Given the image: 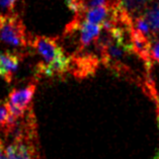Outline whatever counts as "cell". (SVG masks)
<instances>
[{"instance_id": "1", "label": "cell", "mask_w": 159, "mask_h": 159, "mask_svg": "<svg viewBox=\"0 0 159 159\" xmlns=\"http://www.w3.org/2000/svg\"><path fill=\"white\" fill-rule=\"evenodd\" d=\"M32 47L43 58L37 71L49 77H63L71 69V58L67 57L53 38L38 36L30 42Z\"/></svg>"}, {"instance_id": "2", "label": "cell", "mask_w": 159, "mask_h": 159, "mask_svg": "<svg viewBox=\"0 0 159 159\" xmlns=\"http://www.w3.org/2000/svg\"><path fill=\"white\" fill-rule=\"evenodd\" d=\"M0 41L17 49H24L28 46L25 26L17 14L0 15Z\"/></svg>"}, {"instance_id": "3", "label": "cell", "mask_w": 159, "mask_h": 159, "mask_svg": "<svg viewBox=\"0 0 159 159\" xmlns=\"http://www.w3.org/2000/svg\"><path fill=\"white\" fill-rule=\"evenodd\" d=\"M37 83L32 82L25 88H15L9 92L6 106L10 115L15 119H21L26 111H30V103L36 92Z\"/></svg>"}, {"instance_id": "4", "label": "cell", "mask_w": 159, "mask_h": 159, "mask_svg": "<svg viewBox=\"0 0 159 159\" xmlns=\"http://www.w3.org/2000/svg\"><path fill=\"white\" fill-rule=\"evenodd\" d=\"M102 25H95L88 22L84 19L81 21L80 18H75L71 22V25L67 28V32H72V30H79V43H80V50L87 47L93 41L98 40L100 33H102Z\"/></svg>"}, {"instance_id": "5", "label": "cell", "mask_w": 159, "mask_h": 159, "mask_svg": "<svg viewBox=\"0 0 159 159\" xmlns=\"http://www.w3.org/2000/svg\"><path fill=\"white\" fill-rule=\"evenodd\" d=\"M149 1L151 0H115V6L120 12L134 19L144 14Z\"/></svg>"}, {"instance_id": "6", "label": "cell", "mask_w": 159, "mask_h": 159, "mask_svg": "<svg viewBox=\"0 0 159 159\" xmlns=\"http://www.w3.org/2000/svg\"><path fill=\"white\" fill-rule=\"evenodd\" d=\"M21 57L18 54L5 52L0 53V77L10 82L13 74L17 71Z\"/></svg>"}, {"instance_id": "7", "label": "cell", "mask_w": 159, "mask_h": 159, "mask_svg": "<svg viewBox=\"0 0 159 159\" xmlns=\"http://www.w3.org/2000/svg\"><path fill=\"white\" fill-rule=\"evenodd\" d=\"M26 140H17L10 144L5 150L8 159H37L33 145Z\"/></svg>"}, {"instance_id": "8", "label": "cell", "mask_w": 159, "mask_h": 159, "mask_svg": "<svg viewBox=\"0 0 159 159\" xmlns=\"http://www.w3.org/2000/svg\"><path fill=\"white\" fill-rule=\"evenodd\" d=\"M131 42L134 52L146 63L150 62V40L140 32L132 28L131 30Z\"/></svg>"}, {"instance_id": "9", "label": "cell", "mask_w": 159, "mask_h": 159, "mask_svg": "<svg viewBox=\"0 0 159 159\" xmlns=\"http://www.w3.org/2000/svg\"><path fill=\"white\" fill-rule=\"evenodd\" d=\"M98 62V58L91 55L71 58V63L75 64L74 75L77 77L87 76L89 72H93L96 69Z\"/></svg>"}, {"instance_id": "10", "label": "cell", "mask_w": 159, "mask_h": 159, "mask_svg": "<svg viewBox=\"0 0 159 159\" xmlns=\"http://www.w3.org/2000/svg\"><path fill=\"white\" fill-rule=\"evenodd\" d=\"M110 5L86 8V10L82 13L84 14V19L91 24L102 25V22L107 19L108 12H110Z\"/></svg>"}, {"instance_id": "11", "label": "cell", "mask_w": 159, "mask_h": 159, "mask_svg": "<svg viewBox=\"0 0 159 159\" xmlns=\"http://www.w3.org/2000/svg\"><path fill=\"white\" fill-rule=\"evenodd\" d=\"M144 16L148 20L154 37L159 36V4H155L150 8H147Z\"/></svg>"}, {"instance_id": "12", "label": "cell", "mask_w": 159, "mask_h": 159, "mask_svg": "<svg viewBox=\"0 0 159 159\" xmlns=\"http://www.w3.org/2000/svg\"><path fill=\"white\" fill-rule=\"evenodd\" d=\"M17 121V119L13 118L10 115L6 106V102H0V129L3 132H5Z\"/></svg>"}, {"instance_id": "13", "label": "cell", "mask_w": 159, "mask_h": 159, "mask_svg": "<svg viewBox=\"0 0 159 159\" xmlns=\"http://www.w3.org/2000/svg\"><path fill=\"white\" fill-rule=\"evenodd\" d=\"M133 29L138 30V32H140L142 34H144V36L148 38L150 41L154 38L152 30H151L149 22L147 20V18L144 16V14L135 17L133 19Z\"/></svg>"}, {"instance_id": "14", "label": "cell", "mask_w": 159, "mask_h": 159, "mask_svg": "<svg viewBox=\"0 0 159 159\" xmlns=\"http://www.w3.org/2000/svg\"><path fill=\"white\" fill-rule=\"evenodd\" d=\"M65 1L70 10L78 15L82 14L86 10V5L84 4L83 0H65Z\"/></svg>"}, {"instance_id": "15", "label": "cell", "mask_w": 159, "mask_h": 159, "mask_svg": "<svg viewBox=\"0 0 159 159\" xmlns=\"http://www.w3.org/2000/svg\"><path fill=\"white\" fill-rule=\"evenodd\" d=\"M150 60L159 63V36L154 37L150 41Z\"/></svg>"}, {"instance_id": "16", "label": "cell", "mask_w": 159, "mask_h": 159, "mask_svg": "<svg viewBox=\"0 0 159 159\" xmlns=\"http://www.w3.org/2000/svg\"><path fill=\"white\" fill-rule=\"evenodd\" d=\"M16 0H0V15L13 13V8Z\"/></svg>"}, {"instance_id": "17", "label": "cell", "mask_w": 159, "mask_h": 159, "mask_svg": "<svg viewBox=\"0 0 159 159\" xmlns=\"http://www.w3.org/2000/svg\"><path fill=\"white\" fill-rule=\"evenodd\" d=\"M111 2H110L108 0H90V1L88 2L87 6H88V8H93V7H98V6H107V5H110Z\"/></svg>"}, {"instance_id": "18", "label": "cell", "mask_w": 159, "mask_h": 159, "mask_svg": "<svg viewBox=\"0 0 159 159\" xmlns=\"http://www.w3.org/2000/svg\"><path fill=\"white\" fill-rule=\"evenodd\" d=\"M4 145H3V142L0 140V159L2 158V156L4 155Z\"/></svg>"}]
</instances>
